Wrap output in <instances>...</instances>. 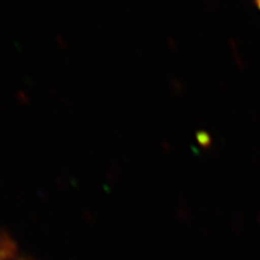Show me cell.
I'll return each instance as SVG.
<instances>
[{"label": "cell", "mask_w": 260, "mask_h": 260, "mask_svg": "<svg viewBox=\"0 0 260 260\" xmlns=\"http://www.w3.org/2000/svg\"><path fill=\"white\" fill-rule=\"evenodd\" d=\"M255 2V5H256V8L259 9V11H260V0H254Z\"/></svg>", "instance_id": "obj_1"}]
</instances>
